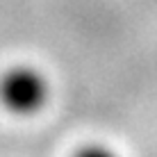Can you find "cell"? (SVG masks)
I'll return each mask as SVG.
<instances>
[{
  "mask_svg": "<svg viewBox=\"0 0 157 157\" xmlns=\"http://www.w3.org/2000/svg\"><path fill=\"white\" fill-rule=\"evenodd\" d=\"M48 82L32 66H14L0 78V100L14 114H34L46 105Z\"/></svg>",
  "mask_w": 157,
  "mask_h": 157,
  "instance_id": "obj_1",
  "label": "cell"
},
{
  "mask_svg": "<svg viewBox=\"0 0 157 157\" xmlns=\"http://www.w3.org/2000/svg\"><path fill=\"white\" fill-rule=\"evenodd\" d=\"M75 157H118L114 150L105 148V146H86V148H82Z\"/></svg>",
  "mask_w": 157,
  "mask_h": 157,
  "instance_id": "obj_2",
  "label": "cell"
}]
</instances>
